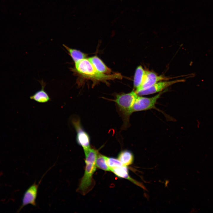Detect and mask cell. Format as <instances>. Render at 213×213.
<instances>
[{
    "instance_id": "obj_9",
    "label": "cell",
    "mask_w": 213,
    "mask_h": 213,
    "mask_svg": "<svg viewBox=\"0 0 213 213\" xmlns=\"http://www.w3.org/2000/svg\"><path fill=\"white\" fill-rule=\"evenodd\" d=\"M110 171L118 177L128 179L143 189H146L145 187L140 183L138 182L130 177L129 175L128 170L127 166L123 165L121 167L112 168L110 169Z\"/></svg>"
},
{
    "instance_id": "obj_12",
    "label": "cell",
    "mask_w": 213,
    "mask_h": 213,
    "mask_svg": "<svg viewBox=\"0 0 213 213\" xmlns=\"http://www.w3.org/2000/svg\"><path fill=\"white\" fill-rule=\"evenodd\" d=\"M40 83L42 87L41 89L31 96L30 98L31 99L39 103L47 102L50 100V98L48 93L44 90L45 86V83L43 81H41Z\"/></svg>"
},
{
    "instance_id": "obj_11",
    "label": "cell",
    "mask_w": 213,
    "mask_h": 213,
    "mask_svg": "<svg viewBox=\"0 0 213 213\" xmlns=\"http://www.w3.org/2000/svg\"><path fill=\"white\" fill-rule=\"evenodd\" d=\"M96 70L101 73L110 74L111 70L101 59L97 56H94L88 58Z\"/></svg>"
},
{
    "instance_id": "obj_14",
    "label": "cell",
    "mask_w": 213,
    "mask_h": 213,
    "mask_svg": "<svg viewBox=\"0 0 213 213\" xmlns=\"http://www.w3.org/2000/svg\"><path fill=\"white\" fill-rule=\"evenodd\" d=\"M63 46L67 51L75 63L86 58L87 55L80 51L70 48L64 44Z\"/></svg>"
},
{
    "instance_id": "obj_13",
    "label": "cell",
    "mask_w": 213,
    "mask_h": 213,
    "mask_svg": "<svg viewBox=\"0 0 213 213\" xmlns=\"http://www.w3.org/2000/svg\"><path fill=\"white\" fill-rule=\"evenodd\" d=\"M118 159L123 165L127 166L132 164L134 156L130 151L128 150H124L119 154Z\"/></svg>"
},
{
    "instance_id": "obj_3",
    "label": "cell",
    "mask_w": 213,
    "mask_h": 213,
    "mask_svg": "<svg viewBox=\"0 0 213 213\" xmlns=\"http://www.w3.org/2000/svg\"><path fill=\"white\" fill-rule=\"evenodd\" d=\"M138 96L135 91L133 90L128 93L116 95L115 99L113 100L123 119L125 128L128 125L129 117L132 113V107Z\"/></svg>"
},
{
    "instance_id": "obj_5",
    "label": "cell",
    "mask_w": 213,
    "mask_h": 213,
    "mask_svg": "<svg viewBox=\"0 0 213 213\" xmlns=\"http://www.w3.org/2000/svg\"><path fill=\"white\" fill-rule=\"evenodd\" d=\"M72 122L76 132L77 143L83 147L84 151L88 150L90 148V139L89 135L83 128L79 118H72Z\"/></svg>"
},
{
    "instance_id": "obj_10",
    "label": "cell",
    "mask_w": 213,
    "mask_h": 213,
    "mask_svg": "<svg viewBox=\"0 0 213 213\" xmlns=\"http://www.w3.org/2000/svg\"><path fill=\"white\" fill-rule=\"evenodd\" d=\"M147 70L140 65L136 68L134 78L133 85L135 91L138 90L142 85L146 79Z\"/></svg>"
},
{
    "instance_id": "obj_4",
    "label": "cell",
    "mask_w": 213,
    "mask_h": 213,
    "mask_svg": "<svg viewBox=\"0 0 213 213\" xmlns=\"http://www.w3.org/2000/svg\"><path fill=\"white\" fill-rule=\"evenodd\" d=\"M162 93L163 92H160L151 97H146L138 95L133 104L132 109V113L152 109L160 111L156 108L155 105Z\"/></svg>"
},
{
    "instance_id": "obj_2",
    "label": "cell",
    "mask_w": 213,
    "mask_h": 213,
    "mask_svg": "<svg viewBox=\"0 0 213 213\" xmlns=\"http://www.w3.org/2000/svg\"><path fill=\"white\" fill-rule=\"evenodd\" d=\"M85 167L83 177L81 179L78 191L84 195L90 191L93 184V175L96 170V160L98 152L91 148L84 151Z\"/></svg>"
},
{
    "instance_id": "obj_15",
    "label": "cell",
    "mask_w": 213,
    "mask_h": 213,
    "mask_svg": "<svg viewBox=\"0 0 213 213\" xmlns=\"http://www.w3.org/2000/svg\"><path fill=\"white\" fill-rule=\"evenodd\" d=\"M107 157L100 154H98L96 160V165L98 168L105 171H110L107 163Z\"/></svg>"
},
{
    "instance_id": "obj_6",
    "label": "cell",
    "mask_w": 213,
    "mask_h": 213,
    "mask_svg": "<svg viewBox=\"0 0 213 213\" xmlns=\"http://www.w3.org/2000/svg\"><path fill=\"white\" fill-rule=\"evenodd\" d=\"M184 80L178 79L172 81H161L157 82L149 88L136 92L139 96H144L159 93L175 83L183 82Z\"/></svg>"
},
{
    "instance_id": "obj_16",
    "label": "cell",
    "mask_w": 213,
    "mask_h": 213,
    "mask_svg": "<svg viewBox=\"0 0 213 213\" xmlns=\"http://www.w3.org/2000/svg\"><path fill=\"white\" fill-rule=\"evenodd\" d=\"M107 163L110 169L112 168L121 167L123 164L118 159L112 157H107Z\"/></svg>"
},
{
    "instance_id": "obj_1",
    "label": "cell",
    "mask_w": 213,
    "mask_h": 213,
    "mask_svg": "<svg viewBox=\"0 0 213 213\" xmlns=\"http://www.w3.org/2000/svg\"><path fill=\"white\" fill-rule=\"evenodd\" d=\"M75 67L71 70L80 76L93 80L105 81L116 79H120L122 76L120 73L104 74L98 72L88 58L82 59L75 63Z\"/></svg>"
},
{
    "instance_id": "obj_7",
    "label": "cell",
    "mask_w": 213,
    "mask_h": 213,
    "mask_svg": "<svg viewBox=\"0 0 213 213\" xmlns=\"http://www.w3.org/2000/svg\"><path fill=\"white\" fill-rule=\"evenodd\" d=\"M40 183V182L37 184L35 182L25 191L22 198V204L20 210L28 204H31L34 206H36V199Z\"/></svg>"
},
{
    "instance_id": "obj_8",
    "label": "cell",
    "mask_w": 213,
    "mask_h": 213,
    "mask_svg": "<svg viewBox=\"0 0 213 213\" xmlns=\"http://www.w3.org/2000/svg\"><path fill=\"white\" fill-rule=\"evenodd\" d=\"M170 79L162 75H158L153 72L147 70L146 77L144 83L138 90L135 91L137 92L149 88L157 82L168 80Z\"/></svg>"
}]
</instances>
